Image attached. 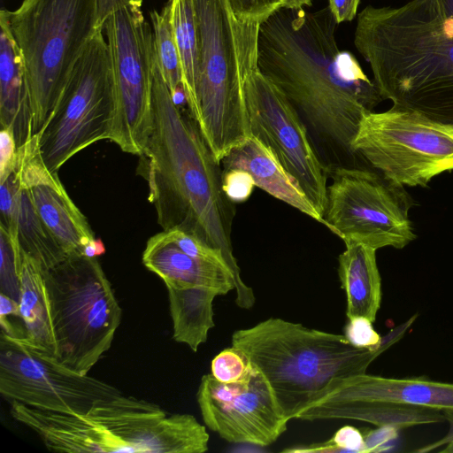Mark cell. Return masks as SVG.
<instances>
[{"label":"cell","mask_w":453,"mask_h":453,"mask_svg":"<svg viewBox=\"0 0 453 453\" xmlns=\"http://www.w3.org/2000/svg\"><path fill=\"white\" fill-rule=\"evenodd\" d=\"M0 325L1 333L17 342L25 339L19 303L17 300L1 292L0 295Z\"/></svg>","instance_id":"1f68e13d"},{"label":"cell","mask_w":453,"mask_h":453,"mask_svg":"<svg viewBox=\"0 0 453 453\" xmlns=\"http://www.w3.org/2000/svg\"><path fill=\"white\" fill-rule=\"evenodd\" d=\"M0 124L13 133L18 148L33 137L27 68L5 9L0 12Z\"/></svg>","instance_id":"d6986e66"},{"label":"cell","mask_w":453,"mask_h":453,"mask_svg":"<svg viewBox=\"0 0 453 453\" xmlns=\"http://www.w3.org/2000/svg\"><path fill=\"white\" fill-rule=\"evenodd\" d=\"M139 169L149 187L157 223L164 231L179 229L219 249L235 280V303H255L251 288L241 278L233 253L234 208L222 188L217 162L191 115L176 104L161 73L156 53L153 66L152 126L141 153Z\"/></svg>","instance_id":"7a4b0ae2"},{"label":"cell","mask_w":453,"mask_h":453,"mask_svg":"<svg viewBox=\"0 0 453 453\" xmlns=\"http://www.w3.org/2000/svg\"><path fill=\"white\" fill-rule=\"evenodd\" d=\"M453 427V425H451ZM447 443V446L441 449V452H447V453H453V430L451 433L447 436V440L444 439L442 442H440L439 444Z\"/></svg>","instance_id":"f35d334b"},{"label":"cell","mask_w":453,"mask_h":453,"mask_svg":"<svg viewBox=\"0 0 453 453\" xmlns=\"http://www.w3.org/2000/svg\"><path fill=\"white\" fill-rule=\"evenodd\" d=\"M18 146L13 133L9 128L0 131V182L4 181L16 168Z\"/></svg>","instance_id":"d6a6232c"},{"label":"cell","mask_w":453,"mask_h":453,"mask_svg":"<svg viewBox=\"0 0 453 453\" xmlns=\"http://www.w3.org/2000/svg\"><path fill=\"white\" fill-rule=\"evenodd\" d=\"M0 393L41 411L84 414L122 395L114 386L81 375L56 357L0 334Z\"/></svg>","instance_id":"4fadbf2b"},{"label":"cell","mask_w":453,"mask_h":453,"mask_svg":"<svg viewBox=\"0 0 453 453\" xmlns=\"http://www.w3.org/2000/svg\"><path fill=\"white\" fill-rule=\"evenodd\" d=\"M21 184L67 257L83 255L85 247L96 240L95 234L66 193L58 173H51L42 161H33L24 169Z\"/></svg>","instance_id":"2e32d148"},{"label":"cell","mask_w":453,"mask_h":453,"mask_svg":"<svg viewBox=\"0 0 453 453\" xmlns=\"http://www.w3.org/2000/svg\"><path fill=\"white\" fill-rule=\"evenodd\" d=\"M105 252V248L101 240H95L87 245L83 250V255L89 257H97Z\"/></svg>","instance_id":"8d00e7d4"},{"label":"cell","mask_w":453,"mask_h":453,"mask_svg":"<svg viewBox=\"0 0 453 453\" xmlns=\"http://www.w3.org/2000/svg\"><path fill=\"white\" fill-rule=\"evenodd\" d=\"M196 399L205 426L233 443L268 446L287 430L289 421L255 365L246 379L234 383L220 382L211 373L203 375Z\"/></svg>","instance_id":"9a60e30c"},{"label":"cell","mask_w":453,"mask_h":453,"mask_svg":"<svg viewBox=\"0 0 453 453\" xmlns=\"http://www.w3.org/2000/svg\"><path fill=\"white\" fill-rule=\"evenodd\" d=\"M7 229V228H6ZM21 249L35 259L44 272L64 261L67 255L38 215L27 188L20 186L13 226Z\"/></svg>","instance_id":"484cf974"},{"label":"cell","mask_w":453,"mask_h":453,"mask_svg":"<svg viewBox=\"0 0 453 453\" xmlns=\"http://www.w3.org/2000/svg\"><path fill=\"white\" fill-rule=\"evenodd\" d=\"M7 16L27 68L34 136L50 117L90 40L104 30L97 0H23Z\"/></svg>","instance_id":"52a82bcc"},{"label":"cell","mask_w":453,"mask_h":453,"mask_svg":"<svg viewBox=\"0 0 453 453\" xmlns=\"http://www.w3.org/2000/svg\"><path fill=\"white\" fill-rule=\"evenodd\" d=\"M354 45L383 99L453 126V18L439 0L366 6Z\"/></svg>","instance_id":"3957f363"},{"label":"cell","mask_w":453,"mask_h":453,"mask_svg":"<svg viewBox=\"0 0 453 453\" xmlns=\"http://www.w3.org/2000/svg\"><path fill=\"white\" fill-rule=\"evenodd\" d=\"M104 30H98L73 67L42 131L38 147L47 168L58 173L73 156L111 138L114 82Z\"/></svg>","instance_id":"9c48e42d"},{"label":"cell","mask_w":453,"mask_h":453,"mask_svg":"<svg viewBox=\"0 0 453 453\" xmlns=\"http://www.w3.org/2000/svg\"><path fill=\"white\" fill-rule=\"evenodd\" d=\"M56 358L87 375L111 348L122 311L97 257H67L44 272Z\"/></svg>","instance_id":"ba28073f"},{"label":"cell","mask_w":453,"mask_h":453,"mask_svg":"<svg viewBox=\"0 0 453 453\" xmlns=\"http://www.w3.org/2000/svg\"><path fill=\"white\" fill-rule=\"evenodd\" d=\"M10 413L34 431L49 450L70 453H203L205 426L190 414L167 415L134 396L95 404L84 414L41 411L11 402Z\"/></svg>","instance_id":"277c9868"},{"label":"cell","mask_w":453,"mask_h":453,"mask_svg":"<svg viewBox=\"0 0 453 453\" xmlns=\"http://www.w3.org/2000/svg\"><path fill=\"white\" fill-rule=\"evenodd\" d=\"M254 187L255 183L247 172L240 169L222 170V188L232 203L245 202Z\"/></svg>","instance_id":"4dcf8cb0"},{"label":"cell","mask_w":453,"mask_h":453,"mask_svg":"<svg viewBox=\"0 0 453 453\" xmlns=\"http://www.w3.org/2000/svg\"><path fill=\"white\" fill-rule=\"evenodd\" d=\"M19 303L25 330V339L19 342L56 357V340L44 271L22 249Z\"/></svg>","instance_id":"7402d4cb"},{"label":"cell","mask_w":453,"mask_h":453,"mask_svg":"<svg viewBox=\"0 0 453 453\" xmlns=\"http://www.w3.org/2000/svg\"><path fill=\"white\" fill-rule=\"evenodd\" d=\"M222 170L247 172L255 186L325 226L324 219L312 205L296 180L285 170L273 151L256 136L234 148L221 163Z\"/></svg>","instance_id":"ffe728a7"},{"label":"cell","mask_w":453,"mask_h":453,"mask_svg":"<svg viewBox=\"0 0 453 453\" xmlns=\"http://www.w3.org/2000/svg\"><path fill=\"white\" fill-rule=\"evenodd\" d=\"M447 15L453 18V0H439Z\"/></svg>","instance_id":"ab89813d"},{"label":"cell","mask_w":453,"mask_h":453,"mask_svg":"<svg viewBox=\"0 0 453 453\" xmlns=\"http://www.w3.org/2000/svg\"><path fill=\"white\" fill-rule=\"evenodd\" d=\"M281 8L300 10L303 6H311V0H279Z\"/></svg>","instance_id":"74e56055"},{"label":"cell","mask_w":453,"mask_h":453,"mask_svg":"<svg viewBox=\"0 0 453 453\" xmlns=\"http://www.w3.org/2000/svg\"><path fill=\"white\" fill-rule=\"evenodd\" d=\"M325 226L345 242H357L376 250L403 249L417 235L409 211L414 202L404 186L367 167L327 170Z\"/></svg>","instance_id":"8fae6325"},{"label":"cell","mask_w":453,"mask_h":453,"mask_svg":"<svg viewBox=\"0 0 453 453\" xmlns=\"http://www.w3.org/2000/svg\"><path fill=\"white\" fill-rule=\"evenodd\" d=\"M290 452H365V436L357 428H340L327 441L320 444L287 449Z\"/></svg>","instance_id":"f1b7e54d"},{"label":"cell","mask_w":453,"mask_h":453,"mask_svg":"<svg viewBox=\"0 0 453 453\" xmlns=\"http://www.w3.org/2000/svg\"><path fill=\"white\" fill-rule=\"evenodd\" d=\"M328 6L280 8L259 28L257 67L288 99L326 169L365 167L352 141L383 100L354 55L342 51Z\"/></svg>","instance_id":"6da1fadb"},{"label":"cell","mask_w":453,"mask_h":453,"mask_svg":"<svg viewBox=\"0 0 453 453\" xmlns=\"http://www.w3.org/2000/svg\"><path fill=\"white\" fill-rule=\"evenodd\" d=\"M154 48L163 78L172 95L181 89V71L171 17V3L166 2L160 12L150 13Z\"/></svg>","instance_id":"4316f807"},{"label":"cell","mask_w":453,"mask_h":453,"mask_svg":"<svg viewBox=\"0 0 453 453\" xmlns=\"http://www.w3.org/2000/svg\"><path fill=\"white\" fill-rule=\"evenodd\" d=\"M231 346L262 372L288 419L323 398L343 379L365 373L389 347L371 350L327 333L278 318L235 331Z\"/></svg>","instance_id":"5b68a950"},{"label":"cell","mask_w":453,"mask_h":453,"mask_svg":"<svg viewBox=\"0 0 453 453\" xmlns=\"http://www.w3.org/2000/svg\"><path fill=\"white\" fill-rule=\"evenodd\" d=\"M352 148L372 168L403 186L425 188L453 170V126L395 106L365 113Z\"/></svg>","instance_id":"30bf717a"},{"label":"cell","mask_w":453,"mask_h":453,"mask_svg":"<svg viewBox=\"0 0 453 453\" xmlns=\"http://www.w3.org/2000/svg\"><path fill=\"white\" fill-rule=\"evenodd\" d=\"M233 12L242 20L263 23L281 8L279 0H228Z\"/></svg>","instance_id":"f546056e"},{"label":"cell","mask_w":453,"mask_h":453,"mask_svg":"<svg viewBox=\"0 0 453 453\" xmlns=\"http://www.w3.org/2000/svg\"><path fill=\"white\" fill-rule=\"evenodd\" d=\"M338 274L347 299L346 315L365 317L374 322L381 303V278L376 250L357 242H345L338 257Z\"/></svg>","instance_id":"603a6c76"},{"label":"cell","mask_w":453,"mask_h":453,"mask_svg":"<svg viewBox=\"0 0 453 453\" xmlns=\"http://www.w3.org/2000/svg\"><path fill=\"white\" fill-rule=\"evenodd\" d=\"M324 397L383 401L427 408L442 412L453 425V383L418 378H385L365 372L342 380Z\"/></svg>","instance_id":"e0dca14e"},{"label":"cell","mask_w":453,"mask_h":453,"mask_svg":"<svg viewBox=\"0 0 453 453\" xmlns=\"http://www.w3.org/2000/svg\"><path fill=\"white\" fill-rule=\"evenodd\" d=\"M361 0H328V8L335 21L340 24L351 21L357 16Z\"/></svg>","instance_id":"e575fe53"},{"label":"cell","mask_w":453,"mask_h":453,"mask_svg":"<svg viewBox=\"0 0 453 453\" xmlns=\"http://www.w3.org/2000/svg\"><path fill=\"white\" fill-rule=\"evenodd\" d=\"M199 41L197 126L218 163L251 135L245 103L257 68L260 23L240 19L228 0H193Z\"/></svg>","instance_id":"8992f818"},{"label":"cell","mask_w":453,"mask_h":453,"mask_svg":"<svg viewBox=\"0 0 453 453\" xmlns=\"http://www.w3.org/2000/svg\"><path fill=\"white\" fill-rule=\"evenodd\" d=\"M175 342L196 352L215 326L213 300L219 294L206 287H166Z\"/></svg>","instance_id":"cb8c5ba5"},{"label":"cell","mask_w":453,"mask_h":453,"mask_svg":"<svg viewBox=\"0 0 453 453\" xmlns=\"http://www.w3.org/2000/svg\"><path fill=\"white\" fill-rule=\"evenodd\" d=\"M245 103L250 134L273 151L323 218L327 169L294 107L258 67L247 79Z\"/></svg>","instance_id":"5bb4252c"},{"label":"cell","mask_w":453,"mask_h":453,"mask_svg":"<svg viewBox=\"0 0 453 453\" xmlns=\"http://www.w3.org/2000/svg\"><path fill=\"white\" fill-rule=\"evenodd\" d=\"M397 429L391 426H380L375 431H371L365 436V452L380 450L387 442L397 436Z\"/></svg>","instance_id":"836d02e7"},{"label":"cell","mask_w":453,"mask_h":453,"mask_svg":"<svg viewBox=\"0 0 453 453\" xmlns=\"http://www.w3.org/2000/svg\"><path fill=\"white\" fill-rule=\"evenodd\" d=\"M297 419H355L397 430L434 424L446 419L445 414L427 408L383 401H354L322 398L300 412Z\"/></svg>","instance_id":"44dd1931"},{"label":"cell","mask_w":453,"mask_h":453,"mask_svg":"<svg viewBox=\"0 0 453 453\" xmlns=\"http://www.w3.org/2000/svg\"><path fill=\"white\" fill-rule=\"evenodd\" d=\"M142 260L166 287H206L219 296L235 289L234 276L229 267L188 255L164 230L148 240Z\"/></svg>","instance_id":"ac0fdd59"},{"label":"cell","mask_w":453,"mask_h":453,"mask_svg":"<svg viewBox=\"0 0 453 453\" xmlns=\"http://www.w3.org/2000/svg\"><path fill=\"white\" fill-rule=\"evenodd\" d=\"M104 31L114 82L110 140L124 152L140 156L152 126V27L141 6L128 5L105 20Z\"/></svg>","instance_id":"7c38bea8"},{"label":"cell","mask_w":453,"mask_h":453,"mask_svg":"<svg viewBox=\"0 0 453 453\" xmlns=\"http://www.w3.org/2000/svg\"><path fill=\"white\" fill-rule=\"evenodd\" d=\"M254 365L237 348L233 346L220 351L211 361V373L223 383H234L246 379Z\"/></svg>","instance_id":"83f0119b"},{"label":"cell","mask_w":453,"mask_h":453,"mask_svg":"<svg viewBox=\"0 0 453 453\" xmlns=\"http://www.w3.org/2000/svg\"><path fill=\"white\" fill-rule=\"evenodd\" d=\"M143 0H97L98 26L104 29L105 20L117 11L128 5H142Z\"/></svg>","instance_id":"d590c367"},{"label":"cell","mask_w":453,"mask_h":453,"mask_svg":"<svg viewBox=\"0 0 453 453\" xmlns=\"http://www.w3.org/2000/svg\"><path fill=\"white\" fill-rule=\"evenodd\" d=\"M170 3L172 24L180 63L182 94L189 114L197 122L200 58L193 0H170Z\"/></svg>","instance_id":"d4e9b609"}]
</instances>
